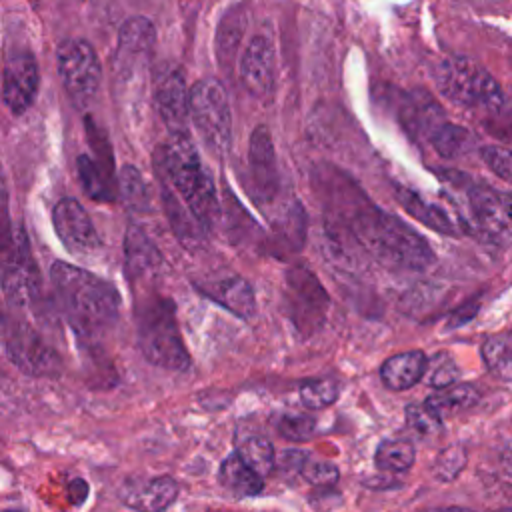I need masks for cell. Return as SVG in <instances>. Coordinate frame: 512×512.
Here are the masks:
<instances>
[{
  "label": "cell",
  "mask_w": 512,
  "mask_h": 512,
  "mask_svg": "<svg viewBox=\"0 0 512 512\" xmlns=\"http://www.w3.org/2000/svg\"><path fill=\"white\" fill-rule=\"evenodd\" d=\"M354 238L384 266L400 270H424L434 262L430 244L398 216L372 206L360 196L348 214Z\"/></svg>",
  "instance_id": "6da1fadb"
},
{
  "label": "cell",
  "mask_w": 512,
  "mask_h": 512,
  "mask_svg": "<svg viewBox=\"0 0 512 512\" xmlns=\"http://www.w3.org/2000/svg\"><path fill=\"white\" fill-rule=\"evenodd\" d=\"M50 280L66 318L78 334L98 336L118 320L120 294L108 280L68 262H54Z\"/></svg>",
  "instance_id": "7a4b0ae2"
},
{
  "label": "cell",
  "mask_w": 512,
  "mask_h": 512,
  "mask_svg": "<svg viewBox=\"0 0 512 512\" xmlns=\"http://www.w3.org/2000/svg\"><path fill=\"white\" fill-rule=\"evenodd\" d=\"M154 168L158 180H164L196 220L210 230L220 216V204L214 182L204 168L190 134H170L156 150Z\"/></svg>",
  "instance_id": "3957f363"
},
{
  "label": "cell",
  "mask_w": 512,
  "mask_h": 512,
  "mask_svg": "<svg viewBox=\"0 0 512 512\" xmlns=\"http://www.w3.org/2000/svg\"><path fill=\"white\" fill-rule=\"evenodd\" d=\"M136 342L144 358L166 370H186L190 356L170 298L150 296L136 306Z\"/></svg>",
  "instance_id": "277c9868"
},
{
  "label": "cell",
  "mask_w": 512,
  "mask_h": 512,
  "mask_svg": "<svg viewBox=\"0 0 512 512\" xmlns=\"http://www.w3.org/2000/svg\"><path fill=\"white\" fill-rule=\"evenodd\" d=\"M446 180L458 190L466 208L464 216L478 234L498 246L512 244V196L492 186L470 180L466 174L450 172Z\"/></svg>",
  "instance_id": "5b68a950"
},
{
  "label": "cell",
  "mask_w": 512,
  "mask_h": 512,
  "mask_svg": "<svg viewBox=\"0 0 512 512\" xmlns=\"http://www.w3.org/2000/svg\"><path fill=\"white\" fill-rule=\"evenodd\" d=\"M438 90L452 102L468 108L500 110L504 94L494 76L478 62L464 56L440 60L434 70Z\"/></svg>",
  "instance_id": "8992f818"
},
{
  "label": "cell",
  "mask_w": 512,
  "mask_h": 512,
  "mask_svg": "<svg viewBox=\"0 0 512 512\" xmlns=\"http://www.w3.org/2000/svg\"><path fill=\"white\" fill-rule=\"evenodd\" d=\"M188 110L206 148L218 156L226 154L232 142V116L224 86L214 78L198 80L188 92Z\"/></svg>",
  "instance_id": "52a82bcc"
},
{
  "label": "cell",
  "mask_w": 512,
  "mask_h": 512,
  "mask_svg": "<svg viewBox=\"0 0 512 512\" xmlns=\"http://www.w3.org/2000/svg\"><path fill=\"white\" fill-rule=\"evenodd\" d=\"M0 288L12 306H32L42 290L26 232L16 226L12 242L0 252Z\"/></svg>",
  "instance_id": "ba28073f"
},
{
  "label": "cell",
  "mask_w": 512,
  "mask_h": 512,
  "mask_svg": "<svg viewBox=\"0 0 512 512\" xmlns=\"http://www.w3.org/2000/svg\"><path fill=\"white\" fill-rule=\"evenodd\" d=\"M284 302L294 328L302 336H312L324 324L330 300L316 274L308 266L296 264L286 272Z\"/></svg>",
  "instance_id": "9c48e42d"
},
{
  "label": "cell",
  "mask_w": 512,
  "mask_h": 512,
  "mask_svg": "<svg viewBox=\"0 0 512 512\" xmlns=\"http://www.w3.org/2000/svg\"><path fill=\"white\" fill-rule=\"evenodd\" d=\"M56 64L62 86L72 102L86 106L96 96L102 80V66L94 48L86 40H64L58 46Z\"/></svg>",
  "instance_id": "30bf717a"
},
{
  "label": "cell",
  "mask_w": 512,
  "mask_h": 512,
  "mask_svg": "<svg viewBox=\"0 0 512 512\" xmlns=\"http://www.w3.org/2000/svg\"><path fill=\"white\" fill-rule=\"evenodd\" d=\"M2 340L8 358L30 376H54L60 370V356L56 350L30 326L6 324L2 330Z\"/></svg>",
  "instance_id": "8fae6325"
},
{
  "label": "cell",
  "mask_w": 512,
  "mask_h": 512,
  "mask_svg": "<svg viewBox=\"0 0 512 512\" xmlns=\"http://www.w3.org/2000/svg\"><path fill=\"white\" fill-rule=\"evenodd\" d=\"M54 232L62 246L74 256H88L100 248V236L84 210L74 198H62L52 210Z\"/></svg>",
  "instance_id": "7c38bea8"
},
{
  "label": "cell",
  "mask_w": 512,
  "mask_h": 512,
  "mask_svg": "<svg viewBox=\"0 0 512 512\" xmlns=\"http://www.w3.org/2000/svg\"><path fill=\"white\" fill-rule=\"evenodd\" d=\"M248 162H250V176L256 194V202L266 206L274 202L280 192V172L278 162L272 146L270 132L264 124L256 126L250 134L248 144Z\"/></svg>",
  "instance_id": "4fadbf2b"
},
{
  "label": "cell",
  "mask_w": 512,
  "mask_h": 512,
  "mask_svg": "<svg viewBox=\"0 0 512 512\" xmlns=\"http://www.w3.org/2000/svg\"><path fill=\"white\" fill-rule=\"evenodd\" d=\"M38 64L30 52H16L4 64L2 100L6 108L20 116L24 114L38 92Z\"/></svg>",
  "instance_id": "5bb4252c"
},
{
  "label": "cell",
  "mask_w": 512,
  "mask_h": 512,
  "mask_svg": "<svg viewBox=\"0 0 512 512\" xmlns=\"http://www.w3.org/2000/svg\"><path fill=\"white\" fill-rule=\"evenodd\" d=\"M242 86L260 100H266L274 92L276 80V52L274 44L266 36H254L240 58Z\"/></svg>",
  "instance_id": "9a60e30c"
},
{
  "label": "cell",
  "mask_w": 512,
  "mask_h": 512,
  "mask_svg": "<svg viewBox=\"0 0 512 512\" xmlns=\"http://www.w3.org/2000/svg\"><path fill=\"white\" fill-rule=\"evenodd\" d=\"M154 104L170 134H188V88L184 74L178 68L166 70L158 76Z\"/></svg>",
  "instance_id": "2e32d148"
},
{
  "label": "cell",
  "mask_w": 512,
  "mask_h": 512,
  "mask_svg": "<svg viewBox=\"0 0 512 512\" xmlns=\"http://www.w3.org/2000/svg\"><path fill=\"white\" fill-rule=\"evenodd\" d=\"M156 42V30L148 18L136 16L122 24L118 34V70L126 76L134 72L136 62H144Z\"/></svg>",
  "instance_id": "e0dca14e"
},
{
  "label": "cell",
  "mask_w": 512,
  "mask_h": 512,
  "mask_svg": "<svg viewBox=\"0 0 512 512\" xmlns=\"http://www.w3.org/2000/svg\"><path fill=\"white\" fill-rule=\"evenodd\" d=\"M178 496V484L170 476H156L144 482L128 480L120 490V500L134 510H164Z\"/></svg>",
  "instance_id": "ac0fdd59"
},
{
  "label": "cell",
  "mask_w": 512,
  "mask_h": 512,
  "mask_svg": "<svg viewBox=\"0 0 512 512\" xmlns=\"http://www.w3.org/2000/svg\"><path fill=\"white\" fill-rule=\"evenodd\" d=\"M394 198L398 200V204L418 222H422L424 226H428L430 230L438 232V234H446V236H456L458 234V226L452 220V216L436 202L426 200L424 196H420L416 190L402 186V184H394Z\"/></svg>",
  "instance_id": "d6986e66"
},
{
  "label": "cell",
  "mask_w": 512,
  "mask_h": 512,
  "mask_svg": "<svg viewBox=\"0 0 512 512\" xmlns=\"http://www.w3.org/2000/svg\"><path fill=\"white\" fill-rule=\"evenodd\" d=\"M124 258H126V278L136 284V280H144L154 274L162 264V254L154 246V242L146 236V232L138 226H128L124 238Z\"/></svg>",
  "instance_id": "ffe728a7"
},
{
  "label": "cell",
  "mask_w": 512,
  "mask_h": 512,
  "mask_svg": "<svg viewBox=\"0 0 512 512\" xmlns=\"http://www.w3.org/2000/svg\"><path fill=\"white\" fill-rule=\"evenodd\" d=\"M158 182H160V190H162L164 210H166V216L170 220L174 234L186 248H190V250L196 248L198 244H202L206 228L196 220V216L188 210V206L178 198V194L164 180H158Z\"/></svg>",
  "instance_id": "44dd1931"
},
{
  "label": "cell",
  "mask_w": 512,
  "mask_h": 512,
  "mask_svg": "<svg viewBox=\"0 0 512 512\" xmlns=\"http://www.w3.org/2000/svg\"><path fill=\"white\" fill-rule=\"evenodd\" d=\"M212 300L230 310L242 320H248L256 312V298L252 286L242 276H228L202 288Z\"/></svg>",
  "instance_id": "7402d4cb"
},
{
  "label": "cell",
  "mask_w": 512,
  "mask_h": 512,
  "mask_svg": "<svg viewBox=\"0 0 512 512\" xmlns=\"http://www.w3.org/2000/svg\"><path fill=\"white\" fill-rule=\"evenodd\" d=\"M426 368H428V360L424 352L408 350V352L390 356L380 366V378L386 388L400 392V390L412 388L424 376Z\"/></svg>",
  "instance_id": "603a6c76"
},
{
  "label": "cell",
  "mask_w": 512,
  "mask_h": 512,
  "mask_svg": "<svg viewBox=\"0 0 512 512\" xmlns=\"http://www.w3.org/2000/svg\"><path fill=\"white\" fill-rule=\"evenodd\" d=\"M218 480H220L222 488L236 498L258 496L264 488V478L260 474H256L240 458L238 452H232L230 456H226L222 460L220 470H218Z\"/></svg>",
  "instance_id": "cb8c5ba5"
},
{
  "label": "cell",
  "mask_w": 512,
  "mask_h": 512,
  "mask_svg": "<svg viewBox=\"0 0 512 512\" xmlns=\"http://www.w3.org/2000/svg\"><path fill=\"white\" fill-rule=\"evenodd\" d=\"M424 136L428 138L430 146L444 158L462 156L470 152L476 144V136L468 128L446 122L444 118L436 122Z\"/></svg>",
  "instance_id": "d4e9b609"
},
{
  "label": "cell",
  "mask_w": 512,
  "mask_h": 512,
  "mask_svg": "<svg viewBox=\"0 0 512 512\" xmlns=\"http://www.w3.org/2000/svg\"><path fill=\"white\" fill-rule=\"evenodd\" d=\"M78 180L84 188V192L100 202H106L112 198L110 194V184H108V174L112 170V164L98 158L96 160L88 154L78 156Z\"/></svg>",
  "instance_id": "484cf974"
},
{
  "label": "cell",
  "mask_w": 512,
  "mask_h": 512,
  "mask_svg": "<svg viewBox=\"0 0 512 512\" xmlns=\"http://www.w3.org/2000/svg\"><path fill=\"white\" fill-rule=\"evenodd\" d=\"M480 394L472 384L466 382H452L448 386L436 388L434 394L426 398V402L444 418L456 412H462L478 402Z\"/></svg>",
  "instance_id": "4316f807"
},
{
  "label": "cell",
  "mask_w": 512,
  "mask_h": 512,
  "mask_svg": "<svg viewBox=\"0 0 512 512\" xmlns=\"http://www.w3.org/2000/svg\"><path fill=\"white\" fill-rule=\"evenodd\" d=\"M246 28V12L242 8H232L220 22L218 34H216V54L224 68L230 66V62L236 56L238 44L242 40Z\"/></svg>",
  "instance_id": "83f0119b"
},
{
  "label": "cell",
  "mask_w": 512,
  "mask_h": 512,
  "mask_svg": "<svg viewBox=\"0 0 512 512\" xmlns=\"http://www.w3.org/2000/svg\"><path fill=\"white\" fill-rule=\"evenodd\" d=\"M304 236H306V216L302 206L294 202L280 214L278 222L274 224V242L280 244L278 252L282 254L284 248L290 252L300 250L304 244Z\"/></svg>",
  "instance_id": "f1b7e54d"
},
{
  "label": "cell",
  "mask_w": 512,
  "mask_h": 512,
  "mask_svg": "<svg viewBox=\"0 0 512 512\" xmlns=\"http://www.w3.org/2000/svg\"><path fill=\"white\" fill-rule=\"evenodd\" d=\"M482 360L486 370L498 380L512 382V336L494 334L482 342Z\"/></svg>",
  "instance_id": "f546056e"
},
{
  "label": "cell",
  "mask_w": 512,
  "mask_h": 512,
  "mask_svg": "<svg viewBox=\"0 0 512 512\" xmlns=\"http://www.w3.org/2000/svg\"><path fill=\"white\" fill-rule=\"evenodd\" d=\"M414 458H416L414 446L398 438L380 442L374 454L376 466L386 472H406L414 464Z\"/></svg>",
  "instance_id": "4dcf8cb0"
},
{
  "label": "cell",
  "mask_w": 512,
  "mask_h": 512,
  "mask_svg": "<svg viewBox=\"0 0 512 512\" xmlns=\"http://www.w3.org/2000/svg\"><path fill=\"white\" fill-rule=\"evenodd\" d=\"M120 198L124 206L132 212H146L150 208V192L142 174L134 166H124L120 170Z\"/></svg>",
  "instance_id": "1f68e13d"
},
{
  "label": "cell",
  "mask_w": 512,
  "mask_h": 512,
  "mask_svg": "<svg viewBox=\"0 0 512 512\" xmlns=\"http://www.w3.org/2000/svg\"><path fill=\"white\" fill-rule=\"evenodd\" d=\"M240 454V458L262 478H266L274 466H276V456H274V448L270 444V440L262 438V436H250L246 438L240 448L236 450Z\"/></svg>",
  "instance_id": "d6a6232c"
},
{
  "label": "cell",
  "mask_w": 512,
  "mask_h": 512,
  "mask_svg": "<svg viewBox=\"0 0 512 512\" xmlns=\"http://www.w3.org/2000/svg\"><path fill=\"white\" fill-rule=\"evenodd\" d=\"M404 414H406L408 426L412 430H416L418 434L430 436V434H436L438 430H442V416L426 400L408 404Z\"/></svg>",
  "instance_id": "836d02e7"
},
{
  "label": "cell",
  "mask_w": 512,
  "mask_h": 512,
  "mask_svg": "<svg viewBox=\"0 0 512 512\" xmlns=\"http://www.w3.org/2000/svg\"><path fill=\"white\" fill-rule=\"evenodd\" d=\"M338 384L332 380H310L300 386V400L310 410H320L336 402Z\"/></svg>",
  "instance_id": "e575fe53"
},
{
  "label": "cell",
  "mask_w": 512,
  "mask_h": 512,
  "mask_svg": "<svg viewBox=\"0 0 512 512\" xmlns=\"http://www.w3.org/2000/svg\"><path fill=\"white\" fill-rule=\"evenodd\" d=\"M276 428L284 438L292 442H304L312 438L316 422L312 416L306 414H280Z\"/></svg>",
  "instance_id": "d590c367"
},
{
  "label": "cell",
  "mask_w": 512,
  "mask_h": 512,
  "mask_svg": "<svg viewBox=\"0 0 512 512\" xmlns=\"http://www.w3.org/2000/svg\"><path fill=\"white\" fill-rule=\"evenodd\" d=\"M466 464V450L462 446H448L444 452L438 454L434 462V476L442 482L454 480Z\"/></svg>",
  "instance_id": "8d00e7d4"
},
{
  "label": "cell",
  "mask_w": 512,
  "mask_h": 512,
  "mask_svg": "<svg viewBox=\"0 0 512 512\" xmlns=\"http://www.w3.org/2000/svg\"><path fill=\"white\" fill-rule=\"evenodd\" d=\"M300 474L306 482H310L314 486H332V484H336V480L340 476L336 464L324 462V460H308V458L302 464Z\"/></svg>",
  "instance_id": "74e56055"
},
{
  "label": "cell",
  "mask_w": 512,
  "mask_h": 512,
  "mask_svg": "<svg viewBox=\"0 0 512 512\" xmlns=\"http://www.w3.org/2000/svg\"><path fill=\"white\" fill-rule=\"evenodd\" d=\"M480 152L486 166L504 182L512 184V150L502 146H484Z\"/></svg>",
  "instance_id": "f35d334b"
},
{
  "label": "cell",
  "mask_w": 512,
  "mask_h": 512,
  "mask_svg": "<svg viewBox=\"0 0 512 512\" xmlns=\"http://www.w3.org/2000/svg\"><path fill=\"white\" fill-rule=\"evenodd\" d=\"M458 374H460V370H458L456 362L448 354H440L434 358V368H432L428 380H430V386L442 388V386L456 382Z\"/></svg>",
  "instance_id": "ab89813d"
},
{
  "label": "cell",
  "mask_w": 512,
  "mask_h": 512,
  "mask_svg": "<svg viewBox=\"0 0 512 512\" xmlns=\"http://www.w3.org/2000/svg\"><path fill=\"white\" fill-rule=\"evenodd\" d=\"M16 232V226L10 220V210H8V188L4 180V172L0 166V252L12 242Z\"/></svg>",
  "instance_id": "60d3db41"
},
{
  "label": "cell",
  "mask_w": 512,
  "mask_h": 512,
  "mask_svg": "<svg viewBox=\"0 0 512 512\" xmlns=\"http://www.w3.org/2000/svg\"><path fill=\"white\" fill-rule=\"evenodd\" d=\"M306 452H298V450H288V452H284L282 454V458H280V466L284 468V470H296V472H300V468H302V464L306 462Z\"/></svg>",
  "instance_id": "b9f144b4"
}]
</instances>
